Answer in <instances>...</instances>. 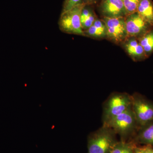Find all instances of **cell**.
Listing matches in <instances>:
<instances>
[{
	"instance_id": "obj_3",
	"label": "cell",
	"mask_w": 153,
	"mask_h": 153,
	"mask_svg": "<svg viewBox=\"0 0 153 153\" xmlns=\"http://www.w3.org/2000/svg\"><path fill=\"white\" fill-rule=\"evenodd\" d=\"M115 134L112 129L102 126L88 140V153H109L115 143Z\"/></svg>"
},
{
	"instance_id": "obj_14",
	"label": "cell",
	"mask_w": 153,
	"mask_h": 153,
	"mask_svg": "<svg viewBox=\"0 0 153 153\" xmlns=\"http://www.w3.org/2000/svg\"><path fill=\"white\" fill-rule=\"evenodd\" d=\"M96 19L95 15L93 11L86 7L85 5L82 9L80 17L81 26L83 32L91 27Z\"/></svg>"
},
{
	"instance_id": "obj_12",
	"label": "cell",
	"mask_w": 153,
	"mask_h": 153,
	"mask_svg": "<svg viewBox=\"0 0 153 153\" xmlns=\"http://www.w3.org/2000/svg\"><path fill=\"white\" fill-rule=\"evenodd\" d=\"M138 137L142 142L153 144V120L139 128Z\"/></svg>"
},
{
	"instance_id": "obj_19",
	"label": "cell",
	"mask_w": 153,
	"mask_h": 153,
	"mask_svg": "<svg viewBox=\"0 0 153 153\" xmlns=\"http://www.w3.org/2000/svg\"><path fill=\"white\" fill-rule=\"evenodd\" d=\"M97 1L98 0H83V2L85 4L88 5L95 4Z\"/></svg>"
},
{
	"instance_id": "obj_11",
	"label": "cell",
	"mask_w": 153,
	"mask_h": 153,
	"mask_svg": "<svg viewBox=\"0 0 153 153\" xmlns=\"http://www.w3.org/2000/svg\"><path fill=\"white\" fill-rule=\"evenodd\" d=\"M84 36L94 38L106 37V27L102 20L97 19L93 25L83 32Z\"/></svg>"
},
{
	"instance_id": "obj_15",
	"label": "cell",
	"mask_w": 153,
	"mask_h": 153,
	"mask_svg": "<svg viewBox=\"0 0 153 153\" xmlns=\"http://www.w3.org/2000/svg\"><path fill=\"white\" fill-rule=\"evenodd\" d=\"M109 153H134V152L128 144L120 142L115 143Z\"/></svg>"
},
{
	"instance_id": "obj_8",
	"label": "cell",
	"mask_w": 153,
	"mask_h": 153,
	"mask_svg": "<svg viewBox=\"0 0 153 153\" xmlns=\"http://www.w3.org/2000/svg\"><path fill=\"white\" fill-rule=\"evenodd\" d=\"M100 9L103 17L126 18L127 16L122 0H103Z\"/></svg>"
},
{
	"instance_id": "obj_1",
	"label": "cell",
	"mask_w": 153,
	"mask_h": 153,
	"mask_svg": "<svg viewBox=\"0 0 153 153\" xmlns=\"http://www.w3.org/2000/svg\"><path fill=\"white\" fill-rule=\"evenodd\" d=\"M131 107V95L126 93L113 94L110 96L103 106V124Z\"/></svg>"
},
{
	"instance_id": "obj_5",
	"label": "cell",
	"mask_w": 153,
	"mask_h": 153,
	"mask_svg": "<svg viewBox=\"0 0 153 153\" xmlns=\"http://www.w3.org/2000/svg\"><path fill=\"white\" fill-rule=\"evenodd\" d=\"M132 109L138 128L153 120V102L139 94L131 95Z\"/></svg>"
},
{
	"instance_id": "obj_9",
	"label": "cell",
	"mask_w": 153,
	"mask_h": 153,
	"mask_svg": "<svg viewBox=\"0 0 153 153\" xmlns=\"http://www.w3.org/2000/svg\"><path fill=\"white\" fill-rule=\"evenodd\" d=\"M123 44L126 52L134 61H142L147 58L137 38H128Z\"/></svg>"
},
{
	"instance_id": "obj_18",
	"label": "cell",
	"mask_w": 153,
	"mask_h": 153,
	"mask_svg": "<svg viewBox=\"0 0 153 153\" xmlns=\"http://www.w3.org/2000/svg\"><path fill=\"white\" fill-rule=\"evenodd\" d=\"M143 153H153V149L150 146L143 148Z\"/></svg>"
},
{
	"instance_id": "obj_6",
	"label": "cell",
	"mask_w": 153,
	"mask_h": 153,
	"mask_svg": "<svg viewBox=\"0 0 153 153\" xmlns=\"http://www.w3.org/2000/svg\"><path fill=\"white\" fill-rule=\"evenodd\" d=\"M106 27V37L115 44H123L128 38L125 18H108L102 19Z\"/></svg>"
},
{
	"instance_id": "obj_20",
	"label": "cell",
	"mask_w": 153,
	"mask_h": 153,
	"mask_svg": "<svg viewBox=\"0 0 153 153\" xmlns=\"http://www.w3.org/2000/svg\"><path fill=\"white\" fill-rule=\"evenodd\" d=\"M134 153H143V148L136 149L135 150Z\"/></svg>"
},
{
	"instance_id": "obj_17",
	"label": "cell",
	"mask_w": 153,
	"mask_h": 153,
	"mask_svg": "<svg viewBox=\"0 0 153 153\" xmlns=\"http://www.w3.org/2000/svg\"><path fill=\"white\" fill-rule=\"evenodd\" d=\"M83 3V0H65L63 3L62 13L68 11L75 6Z\"/></svg>"
},
{
	"instance_id": "obj_13",
	"label": "cell",
	"mask_w": 153,
	"mask_h": 153,
	"mask_svg": "<svg viewBox=\"0 0 153 153\" xmlns=\"http://www.w3.org/2000/svg\"><path fill=\"white\" fill-rule=\"evenodd\" d=\"M148 57L153 52V29L137 39Z\"/></svg>"
},
{
	"instance_id": "obj_7",
	"label": "cell",
	"mask_w": 153,
	"mask_h": 153,
	"mask_svg": "<svg viewBox=\"0 0 153 153\" xmlns=\"http://www.w3.org/2000/svg\"><path fill=\"white\" fill-rule=\"evenodd\" d=\"M126 28L128 38L138 39L153 27L137 13H134L125 18Z\"/></svg>"
},
{
	"instance_id": "obj_16",
	"label": "cell",
	"mask_w": 153,
	"mask_h": 153,
	"mask_svg": "<svg viewBox=\"0 0 153 153\" xmlns=\"http://www.w3.org/2000/svg\"><path fill=\"white\" fill-rule=\"evenodd\" d=\"M127 16L137 13L141 0H122Z\"/></svg>"
},
{
	"instance_id": "obj_10",
	"label": "cell",
	"mask_w": 153,
	"mask_h": 153,
	"mask_svg": "<svg viewBox=\"0 0 153 153\" xmlns=\"http://www.w3.org/2000/svg\"><path fill=\"white\" fill-rule=\"evenodd\" d=\"M137 13L153 28V3L152 0H141Z\"/></svg>"
},
{
	"instance_id": "obj_2",
	"label": "cell",
	"mask_w": 153,
	"mask_h": 153,
	"mask_svg": "<svg viewBox=\"0 0 153 153\" xmlns=\"http://www.w3.org/2000/svg\"><path fill=\"white\" fill-rule=\"evenodd\" d=\"M85 5V3H82L68 11L61 13L58 22L61 31L68 34L84 36L80 17L82 9Z\"/></svg>"
},
{
	"instance_id": "obj_4",
	"label": "cell",
	"mask_w": 153,
	"mask_h": 153,
	"mask_svg": "<svg viewBox=\"0 0 153 153\" xmlns=\"http://www.w3.org/2000/svg\"><path fill=\"white\" fill-rule=\"evenodd\" d=\"M121 136H126L133 132L138 128L132 107L103 124Z\"/></svg>"
}]
</instances>
